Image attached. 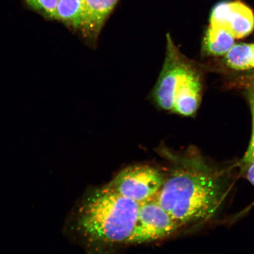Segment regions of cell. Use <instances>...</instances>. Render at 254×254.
<instances>
[{
	"mask_svg": "<svg viewBox=\"0 0 254 254\" xmlns=\"http://www.w3.org/2000/svg\"><path fill=\"white\" fill-rule=\"evenodd\" d=\"M177 160L156 195L157 201L180 227L208 220L226 193L224 174L198 154Z\"/></svg>",
	"mask_w": 254,
	"mask_h": 254,
	"instance_id": "cell-1",
	"label": "cell"
},
{
	"mask_svg": "<svg viewBox=\"0 0 254 254\" xmlns=\"http://www.w3.org/2000/svg\"><path fill=\"white\" fill-rule=\"evenodd\" d=\"M139 206V203L105 186L93 190L82 200L71 227L89 244H127L134 230Z\"/></svg>",
	"mask_w": 254,
	"mask_h": 254,
	"instance_id": "cell-2",
	"label": "cell"
},
{
	"mask_svg": "<svg viewBox=\"0 0 254 254\" xmlns=\"http://www.w3.org/2000/svg\"><path fill=\"white\" fill-rule=\"evenodd\" d=\"M201 79L192 65L177 91L171 113L185 117L192 116L198 110L201 103Z\"/></svg>",
	"mask_w": 254,
	"mask_h": 254,
	"instance_id": "cell-8",
	"label": "cell"
},
{
	"mask_svg": "<svg viewBox=\"0 0 254 254\" xmlns=\"http://www.w3.org/2000/svg\"><path fill=\"white\" fill-rule=\"evenodd\" d=\"M252 66H253V68H254V56H253Z\"/></svg>",
	"mask_w": 254,
	"mask_h": 254,
	"instance_id": "cell-15",
	"label": "cell"
},
{
	"mask_svg": "<svg viewBox=\"0 0 254 254\" xmlns=\"http://www.w3.org/2000/svg\"><path fill=\"white\" fill-rule=\"evenodd\" d=\"M165 178L161 171L154 167L135 165L121 171L106 187L139 204L157 194Z\"/></svg>",
	"mask_w": 254,
	"mask_h": 254,
	"instance_id": "cell-4",
	"label": "cell"
},
{
	"mask_svg": "<svg viewBox=\"0 0 254 254\" xmlns=\"http://www.w3.org/2000/svg\"><path fill=\"white\" fill-rule=\"evenodd\" d=\"M119 0H84L80 30L85 40L95 46L107 18Z\"/></svg>",
	"mask_w": 254,
	"mask_h": 254,
	"instance_id": "cell-7",
	"label": "cell"
},
{
	"mask_svg": "<svg viewBox=\"0 0 254 254\" xmlns=\"http://www.w3.org/2000/svg\"><path fill=\"white\" fill-rule=\"evenodd\" d=\"M180 227L157 201L156 195L139 203L134 230L127 244H142L163 239Z\"/></svg>",
	"mask_w": 254,
	"mask_h": 254,
	"instance_id": "cell-5",
	"label": "cell"
},
{
	"mask_svg": "<svg viewBox=\"0 0 254 254\" xmlns=\"http://www.w3.org/2000/svg\"><path fill=\"white\" fill-rule=\"evenodd\" d=\"M209 25L222 28L236 39H243L254 30V11L241 0L222 1L212 8Z\"/></svg>",
	"mask_w": 254,
	"mask_h": 254,
	"instance_id": "cell-6",
	"label": "cell"
},
{
	"mask_svg": "<svg viewBox=\"0 0 254 254\" xmlns=\"http://www.w3.org/2000/svg\"><path fill=\"white\" fill-rule=\"evenodd\" d=\"M83 12L84 0H59L56 19L80 30Z\"/></svg>",
	"mask_w": 254,
	"mask_h": 254,
	"instance_id": "cell-10",
	"label": "cell"
},
{
	"mask_svg": "<svg viewBox=\"0 0 254 254\" xmlns=\"http://www.w3.org/2000/svg\"><path fill=\"white\" fill-rule=\"evenodd\" d=\"M246 177L247 180L254 187V161L246 167Z\"/></svg>",
	"mask_w": 254,
	"mask_h": 254,
	"instance_id": "cell-14",
	"label": "cell"
},
{
	"mask_svg": "<svg viewBox=\"0 0 254 254\" xmlns=\"http://www.w3.org/2000/svg\"><path fill=\"white\" fill-rule=\"evenodd\" d=\"M254 44H234L225 54V62L235 70L244 71L253 68Z\"/></svg>",
	"mask_w": 254,
	"mask_h": 254,
	"instance_id": "cell-11",
	"label": "cell"
},
{
	"mask_svg": "<svg viewBox=\"0 0 254 254\" xmlns=\"http://www.w3.org/2000/svg\"><path fill=\"white\" fill-rule=\"evenodd\" d=\"M247 95L249 98L251 110H252L253 131L249 148H248L243 160V163L246 167L254 161V79L250 82L249 87H248Z\"/></svg>",
	"mask_w": 254,
	"mask_h": 254,
	"instance_id": "cell-12",
	"label": "cell"
},
{
	"mask_svg": "<svg viewBox=\"0 0 254 254\" xmlns=\"http://www.w3.org/2000/svg\"><path fill=\"white\" fill-rule=\"evenodd\" d=\"M34 9L41 11L49 17L56 19L59 0H25Z\"/></svg>",
	"mask_w": 254,
	"mask_h": 254,
	"instance_id": "cell-13",
	"label": "cell"
},
{
	"mask_svg": "<svg viewBox=\"0 0 254 254\" xmlns=\"http://www.w3.org/2000/svg\"><path fill=\"white\" fill-rule=\"evenodd\" d=\"M166 38V52L163 68L150 98L157 109L171 113L177 91L192 64L180 53L170 34H167Z\"/></svg>",
	"mask_w": 254,
	"mask_h": 254,
	"instance_id": "cell-3",
	"label": "cell"
},
{
	"mask_svg": "<svg viewBox=\"0 0 254 254\" xmlns=\"http://www.w3.org/2000/svg\"><path fill=\"white\" fill-rule=\"evenodd\" d=\"M233 35L222 28L208 26L203 47L209 55L218 56L225 55L235 44Z\"/></svg>",
	"mask_w": 254,
	"mask_h": 254,
	"instance_id": "cell-9",
	"label": "cell"
}]
</instances>
